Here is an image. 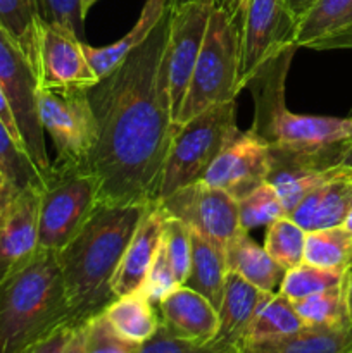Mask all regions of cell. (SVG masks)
I'll return each instance as SVG.
<instances>
[{
	"label": "cell",
	"mask_w": 352,
	"mask_h": 353,
	"mask_svg": "<svg viewBox=\"0 0 352 353\" xmlns=\"http://www.w3.org/2000/svg\"><path fill=\"white\" fill-rule=\"evenodd\" d=\"M300 327H304V323L297 316L292 300L283 296L282 293H269L252 319L245 333L244 343H255V341L285 336V334L295 333Z\"/></svg>",
	"instance_id": "26"
},
{
	"label": "cell",
	"mask_w": 352,
	"mask_h": 353,
	"mask_svg": "<svg viewBox=\"0 0 352 353\" xmlns=\"http://www.w3.org/2000/svg\"><path fill=\"white\" fill-rule=\"evenodd\" d=\"M240 24L217 3L211 10L199 59L175 123L176 128L240 93Z\"/></svg>",
	"instance_id": "5"
},
{
	"label": "cell",
	"mask_w": 352,
	"mask_h": 353,
	"mask_svg": "<svg viewBox=\"0 0 352 353\" xmlns=\"http://www.w3.org/2000/svg\"><path fill=\"white\" fill-rule=\"evenodd\" d=\"M76 326H62L59 330H55L54 333L48 334L45 340H41L40 343L35 345L30 352L26 353H62L64 347L68 345L69 338H71L72 331Z\"/></svg>",
	"instance_id": "39"
},
{
	"label": "cell",
	"mask_w": 352,
	"mask_h": 353,
	"mask_svg": "<svg viewBox=\"0 0 352 353\" xmlns=\"http://www.w3.org/2000/svg\"><path fill=\"white\" fill-rule=\"evenodd\" d=\"M102 314L121 338L138 347L150 340L161 326L157 307L140 292L116 296Z\"/></svg>",
	"instance_id": "24"
},
{
	"label": "cell",
	"mask_w": 352,
	"mask_h": 353,
	"mask_svg": "<svg viewBox=\"0 0 352 353\" xmlns=\"http://www.w3.org/2000/svg\"><path fill=\"white\" fill-rule=\"evenodd\" d=\"M147 205H97L85 226L57 252L71 307L81 326L99 316L116 296L113 279Z\"/></svg>",
	"instance_id": "2"
},
{
	"label": "cell",
	"mask_w": 352,
	"mask_h": 353,
	"mask_svg": "<svg viewBox=\"0 0 352 353\" xmlns=\"http://www.w3.org/2000/svg\"><path fill=\"white\" fill-rule=\"evenodd\" d=\"M352 24V0H314L297 21L295 45L309 47L316 40Z\"/></svg>",
	"instance_id": "25"
},
{
	"label": "cell",
	"mask_w": 352,
	"mask_h": 353,
	"mask_svg": "<svg viewBox=\"0 0 352 353\" xmlns=\"http://www.w3.org/2000/svg\"><path fill=\"white\" fill-rule=\"evenodd\" d=\"M347 272L349 269H324L302 262L285 271L278 293L295 302L314 293L344 285Z\"/></svg>",
	"instance_id": "29"
},
{
	"label": "cell",
	"mask_w": 352,
	"mask_h": 353,
	"mask_svg": "<svg viewBox=\"0 0 352 353\" xmlns=\"http://www.w3.org/2000/svg\"><path fill=\"white\" fill-rule=\"evenodd\" d=\"M138 353H238V348L228 347L216 340L206 345L192 343L173 336L161 324L154 336L138 347Z\"/></svg>",
	"instance_id": "37"
},
{
	"label": "cell",
	"mask_w": 352,
	"mask_h": 353,
	"mask_svg": "<svg viewBox=\"0 0 352 353\" xmlns=\"http://www.w3.org/2000/svg\"><path fill=\"white\" fill-rule=\"evenodd\" d=\"M38 88L88 90L100 81L85 54V43L69 28L38 19Z\"/></svg>",
	"instance_id": "10"
},
{
	"label": "cell",
	"mask_w": 352,
	"mask_h": 353,
	"mask_svg": "<svg viewBox=\"0 0 352 353\" xmlns=\"http://www.w3.org/2000/svg\"><path fill=\"white\" fill-rule=\"evenodd\" d=\"M344 290H345V303H347V314H349V319H351L352 323V269H349L347 276H345Z\"/></svg>",
	"instance_id": "46"
},
{
	"label": "cell",
	"mask_w": 352,
	"mask_h": 353,
	"mask_svg": "<svg viewBox=\"0 0 352 353\" xmlns=\"http://www.w3.org/2000/svg\"><path fill=\"white\" fill-rule=\"evenodd\" d=\"M216 0H192L182 6H171L168 40V78L171 99L173 124L185 100L204 34L209 23L211 10Z\"/></svg>",
	"instance_id": "13"
},
{
	"label": "cell",
	"mask_w": 352,
	"mask_h": 353,
	"mask_svg": "<svg viewBox=\"0 0 352 353\" xmlns=\"http://www.w3.org/2000/svg\"><path fill=\"white\" fill-rule=\"evenodd\" d=\"M38 190H21L0 212V283L38 250Z\"/></svg>",
	"instance_id": "15"
},
{
	"label": "cell",
	"mask_w": 352,
	"mask_h": 353,
	"mask_svg": "<svg viewBox=\"0 0 352 353\" xmlns=\"http://www.w3.org/2000/svg\"><path fill=\"white\" fill-rule=\"evenodd\" d=\"M268 295L269 293L261 292L240 276L228 272L223 299L217 307L219 330L214 340L228 347L240 348L252 319Z\"/></svg>",
	"instance_id": "19"
},
{
	"label": "cell",
	"mask_w": 352,
	"mask_h": 353,
	"mask_svg": "<svg viewBox=\"0 0 352 353\" xmlns=\"http://www.w3.org/2000/svg\"><path fill=\"white\" fill-rule=\"evenodd\" d=\"M159 203L168 216L179 219L223 250L244 231L238 219V200L204 181L192 183Z\"/></svg>",
	"instance_id": "11"
},
{
	"label": "cell",
	"mask_w": 352,
	"mask_h": 353,
	"mask_svg": "<svg viewBox=\"0 0 352 353\" xmlns=\"http://www.w3.org/2000/svg\"><path fill=\"white\" fill-rule=\"evenodd\" d=\"M268 176L269 145L248 128L247 131H238L237 137L217 154L200 181L223 190L235 200H242L268 181Z\"/></svg>",
	"instance_id": "14"
},
{
	"label": "cell",
	"mask_w": 352,
	"mask_h": 353,
	"mask_svg": "<svg viewBox=\"0 0 352 353\" xmlns=\"http://www.w3.org/2000/svg\"><path fill=\"white\" fill-rule=\"evenodd\" d=\"M192 231V259L190 271L183 286L195 290L206 296L214 307H219L226 279V255L221 247L207 240L197 231Z\"/></svg>",
	"instance_id": "23"
},
{
	"label": "cell",
	"mask_w": 352,
	"mask_h": 353,
	"mask_svg": "<svg viewBox=\"0 0 352 353\" xmlns=\"http://www.w3.org/2000/svg\"><path fill=\"white\" fill-rule=\"evenodd\" d=\"M19 192L21 190H17L16 185L0 169V212H3L14 202V199L19 195Z\"/></svg>",
	"instance_id": "42"
},
{
	"label": "cell",
	"mask_w": 352,
	"mask_h": 353,
	"mask_svg": "<svg viewBox=\"0 0 352 353\" xmlns=\"http://www.w3.org/2000/svg\"><path fill=\"white\" fill-rule=\"evenodd\" d=\"M99 2V0H81V14L83 17H86V14H88V10L92 9L95 3Z\"/></svg>",
	"instance_id": "48"
},
{
	"label": "cell",
	"mask_w": 352,
	"mask_h": 353,
	"mask_svg": "<svg viewBox=\"0 0 352 353\" xmlns=\"http://www.w3.org/2000/svg\"><path fill=\"white\" fill-rule=\"evenodd\" d=\"M216 3L219 7H223V9L226 10V12L230 14V16L233 17L238 24H240L242 14H244L247 0H216Z\"/></svg>",
	"instance_id": "44"
},
{
	"label": "cell",
	"mask_w": 352,
	"mask_h": 353,
	"mask_svg": "<svg viewBox=\"0 0 352 353\" xmlns=\"http://www.w3.org/2000/svg\"><path fill=\"white\" fill-rule=\"evenodd\" d=\"M26 2L30 3L38 19L69 28L79 38L85 34L81 0H26Z\"/></svg>",
	"instance_id": "35"
},
{
	"label": "cell",
	"mask_w": 352,
	"mask_h": 353,
	"mask_svg": "<svg viewBox=\"0 0 352 353\" xmlns=\"http://www.w3.org/2000/svg\"><path fill=\"white\" fill-rule=\"evenodd\" d=\"M238 353H352V323L304 326L285 336L244 343Z\"/></svg>",
	"instance_id": "20"
},
{
	"label": "cell",
	"mask_w": 352,
	"mask_h": 353,
	"mask_svg": "<svg viewBox=\"0 0 352 353\" xmlns=\"http://www.w3.org/2000/svg\"><path fill=\"white\" fill-rule=\"evenodd\" d=\"M186 2H192V0H171V6L176 7V6H182V3H186Z\"/></svg>",
	"instance_id": "50"
},
{
	"label": "cell",
	"mask_w": 352,
	"mask_h": 353,
	"mask_svg": "<svg viewBox=\"0 0 352 353\" xmlns=\"http://www.w3.org/2000/svg\"><path fill=\"white\" fill-rule=\"evenodd\" d=\"M304 262L324 269H349L352 262V233L345 228L306 233Z\"/></svg>",
	"instance_id": "27"
},
{
	"label": "cell",
	"mask_w": 352,
	"mask_h": 353,
	"mask_svg": "<svg viewBox=\"0 0 352 353\" xmlns=\"http://www.w3.org/2000/svg\"><path fill=\"white\" fill-rule=\"evenodd\" d=\"M38 195V247L59 252L99 205V181L81 165L52 162Z\"/></svg>",
	"instance_id": "7"
},
{
	"label": "cell",
	"mask_w": 352,
	"mask_h": 353,
	"mask_svg": "<svg viewBox=\"0 0 352 353\" xmlns=\"http://www.w3.org/2000/svg\"><path fill=\"white\" fill-rule=\"evenodd\" d=\"M38 112L43 131L54 141L55 164L88 169L99 126L86 90L38 88Z\"/></svg>",
	"instance_id": "8"
},
{
	"label": "cell",
	"mask_w": 352,
	"mask_h": 353,
	"mask_svg": "<svg viewBox=\"0 0 352 353\" xmlns=\"http://www.w3.org/2000/svg\"><path fill=\"white\" fill-rule=\"evenodd\" d=\"M304 243H306V231L293 223L289 216L273 221L266 231V252L285 271L302 264Z\"/></svg>",
	"instance_id": "31"
},
{
	"label": "cell",
	"mask_w": 352,
	"mask_h": 353,
	"mask_svg": "<svg viewBox=\"0 0 352 353\" xmlns=\"http://www.w3.org/2000/svg\"><path fill=\"white\" fill-rule=\"evenodd\" d=\"M352 205V169L340 164L289 214L306 233L342 226Z\"/></svg>",
	"instance_id": "18"
},
{
	"label": "cell",
	"mask_w": 352,
	"mask_h": 353,
	"mask_svg": "<svg viewBox=\"0 0 352 353\" xmlns=\"http://www.w3.org/2000/svg\"><path fill=\"white\" fill-rule=\"evenodd\" d=\"M171 9L147 40L86 90L99 138L88 169L99 181V205L157 202L175 124L168 78Z\"/></svg>",
	"instance_id": "1"
},
{
	"label": "cell",
	"mask_w": 352,
	"mask_h": 353,
	"mask_svg": "<svg viewBox=\"0 0 352 353\" xmlns=\"http://www.w3.org/2000/svg\"><path fill=\"white\" fill-rule=\"evenodd\" d=\"M286 216L278 193L269 181L262 183L252 190L248 195L238 200V219L244 231H251L259 226H269L273 221Z\"/></svg>",
	"instance_id": "32"
},
{
	"label": "cell",
	"mask_w": 352,
	"mask_h": 353,
	"mask_svg": "<svg viewBox=\"0 0 352 353\" xmlns=\"http://www.w3.org/2000/svg\"><path fill=\"white\" fill-rule=\"evenodd\" d=\"M0 86L16 121L24 152L41 176L52 161L45 147V131L38 112V81L23 52L0 28Z\"/></svg>",
	"instance_id": "9"
},
{
	"label": "cell",
	"mask_w": 352,
	"mask_h": 353,
	"mask_svg": "<svg viewBox=\"0 0 352 353\" xmlns=\"http://www.w3.org/2000/svg\"><path fill=\"white\" fill-rule=\"evenodd\" d=\"M342 164L347 165V168L352 169V140H349L347 143L344 145V150H342Z\"/></svg>",
	"instance_id": "47"
},
{
	"label": "cell",
	"mask_w": 352,
	"mask_h": 353,
	"mask_svg": "<svg viewBox=\"0 0 352 353\" xmlns=\"http://www.w3.org/2000/svg\"><path fill=\"white\" fill-rule=\"evenodd\" d=\"M293 309L304 326H342L351 323L344 285L295 300Z\"/></svg>",
	"instance_id": "30"
},
{
	"label": "cell",
	"mask_w": 352,
	"mask_h": 353,
	"mask_svg": "<svg viewBox=\"0 0 352 353\" xmlns=\"http://www.w3.org/2000/svg\"><path fill=\"white\" fill-rule=\"evenodd\" d=\"M297 21L285 0H247L240 19V86L268 59L295 45Z\"/></svg>",
	"instance_id": "12"
},
{
	"label": "cell",
	"mask_w": 352,
	"mask_h": 353,
	"mask_svg": "<svg viewBox=\"0 0 352 353\" xmlns=\"http://www.w3.org/2000/svg\"><path fill=\"white\" fill-rule=\"evenodd\" d=\"M285 2H286V7H289V10H290V14H292L293 19L299 21L300 17H302V14L306 12L311 6H313L314 0H285Z\"/></svg>",
	"instance_id": "45"
},
{
	"label": "cell",
	"mask_w": 352,
	"mask_h": 353,
	"mask_svg": "<svg viewBox=\"0 0 352 353\" xmlns=\"http://www.w3.org/2000/svg\"><path fill=\"white\" fill-rule=\"evenodd\" d=\"M342 228H345L349 233H352V205H351V209H349L347 216H345V221H344V224H342Z\"/></svg>",
	"instance_id": "49"
},
{
	"label": "cell",
	"mask_w": 352,
	"mask_h": 353,
	"mask_svg": "<svg viewBox=\"0 0 352 353\" xmlns=\"http://www.w3.org/2000/svg\"><path fill=\"white\" fill-rule=\"evenodd\" d=\"M166 210L159 202H150L145 207L141 219L124 250L116 274L113 279L114 296L130 295L141 290L147 272L161 248L162 231L166 223Z\"/></svg>",
	"instance_id": "16"
},
{
	"label": "cell",
	"mask_w": 352,
	"mask_h": 353,
	"mask_svg": "<svg viewBox=\"0 0 352 353\" xmlns=\"http://www.w3.org/2000/svg\"><path fill=\"white\" fill-rule=\"evenodd\" d=\"M297 48L289 47L268 59L242 83V90L254 99L251 128L271 148L285 150H324L352 140V116H313L286 109V74Z\"/></svg>",
	"instance_id": "4"
},
{
	"label": "cell",
	"mask_w": 352,
	"mask_h": 353,
	"mask_svg": "<svg viewBox=\"0 0 352 353\" xmlns=\"http://www.w3.org/2000/svg\"><path fill=\"white\" fill-rule=\"evenodd\" d=\"M62 353H86V350H85V324L75 327V331H72L71 338H69L68 345H66Z\"/></svg>",
	"instance_id": "43"
},
{
	"label": "cell",
	"mask_w": 352,
	"mask_h": 353,
	"mask_svg": "<svg viewBox=\"0 0 352 353\" xmlns=\"http://www.w3.org/2000/svg\"><path fill=\"white\" fill-rule=\"evenodd\" d=\"M161 248L175 272L179 285H183L190 271L192 259V231L179 219L168 216L162 231Z\"/></svg>",
	"instance_id": "34"
},
{
	"label": "cell",
	"mask_w": 352,
	"mask_h": 353,
	"mask_svg": "<svg viewBox=\"0 0 352 353\" xmlns=\"http://www.w3.org/2000/svg\"><path fill=\"white\" fill-rule=\"evenodd\" d=\"M0 28L19 47L35 71L37 64L38 17L26 0H0Z\"/></svg>",
	"instance_id": "28"
},
{
	"label": "cell",
	"mask_w": 352,
	"mask_h": 353,
	"mask_svg": "<svg viewBox=\"0 0 352 353\" xmlns=\"http://www.w3.org/2000/svg\"><path fill=\"white\" fill-rule=\"evenodd\" d=\"M0 121L6 124V128L10 131V134H12L14 140H16L17 145H19V147L24 150L23 141H21V137H19V131H17V126H16V121H14L12 112H10L9 102H7L6 95H3L2 86H0Z\"/></svg>",
	"instance_id": "41"
},
{
	"label": "cell",
	"mask_w": 352,
	"mask_h": 353,
	"mask_svg": "<svg viewBox=\"0 0 352 353\" xmlns=\"http://www.w3.org/2000/svg\"><path fill=\"white\" fill-rule=\"evenodd\" d=\"M349 269H352V262H351V268H349Z\"/></svg>",
	"instance_id": "51"
},
{
	"label": "cell",
	"mask_w": 352,
	"mask_h": 353,
	"mask_svg": "<svg viewBox=\"0 0 352 353\" xmlns=\"http://www.w3.org/2000/svg\"><path fill=\"white\" fill-rule=\"evenodd\" d=\"M179 285V281L176 279L175 272H173L171 265H169L168 259H166L162 248H159L157 255H155L154 262H152L150 269L147 272V278H145L144 285H141L140 293L148 300L150 303H154L157 307L159 302L166 299L169 293L175 292Z\"/></svg>",
	"instance_id": "38"
},
{
	"label": "cell",
	"mask_w": 352,
	"mask_h": 353,
	"mask_svg": "<svg viewBox=\"0 0 352 353\" xmlns=\"http://www.w3.org/2000/svg\"><path fill=\"white\" fill-rule=\"evenodd\" d=\"M85 350L86 353H138V345L121 338L104 314H99L85 323Z\"/></svg>",
	"instance_id": "36"
},
{
	"label": "cell",
	"mask_w": 352,
	"mask_h": 353,
	"mask_svg": "<svg viewBox=\"0 0 352 353\" xmlns=\"http://www.w3.org/2000/svg\"><path fill=\"white\" fill-rule=\"evenodd\" d=\"M307 48H314V50H330V48H352V24L344 28V30L337 31V33L324 37L321 40H316L311 43Z\"/></svg>",
	"instance_id": "40"
},
{
	"label": "cell",
	"mask_w": 352,
	"mask_h": 353,
	"mask_svg": "<svg viewBox=\"0 0 352 353\" xmlns=\"http://www.w3.org/2000/svg\"><path fill=\"white\" fill-rule=\"evenodd\" d=\"M171 9V0H147L138 16L137 23L133 24L130 31L116 43L106 45V47H90L85 43V54L90 65L97 72L99 78L109 74L113 69H116L135 48L140 47L148 34L154 31V28L161 23L162 17Z\"/></svg>",
	"instance_id": "21"
},
{
	"label": "cell",
	"mask_w": 352,
	"mask_h": 353,
	"mask_svg": "<svg viewBox=\"0 0 352 353\" xmlns=\"http://www.w3.org/2000/svg\"><path fill=\"white\" fill-rule=\"evenodd\" d=\"M161 324L176 338L206 345L219 330L217 309L204 295L188 286H178L157 303Z\"/></svg>",
	"instance_id": "17"
},
{
	"label": "cell",
	"mask_w": 352,
	"mask_h": 353,
	"mask_svg": "<svg viewBox=\"0 0 352 353\" xmlns=\"http://www.w3.org/2000/svg\"><path fill=\"white\" fill-rule=\"evenodd\" d=\"M228 272L240 276L264 293H278L285 269L276 264L264 247L255 243L247 231H242L224 248Z\"/></svg>",
	"instance_id": "22"
},
{
	"label": "cell",
	"mask_w": 352,
	"mask_h": 353,
	"mask_svg": "<svg viewBox=\"0 0 352 353\" xmlns=\"http://www.w3.org/2000/svg\"><path fill=\"white\" fill-rule=\"evenodd\" d=\"M0 169L6 172L17 190H26L31 186L40 188L43 183L41 172L31 162L26 152L17 145L2 121H0Z\"/></svg>",
	"instance_id": "33"
},
{
	"label": "cell",
	"mask_w": 352,
	"mask_h": 353,
	"mask_svg": "<svg viewBox=\"0 0 352 353\" xmlns=\"http://www.w3.org/2000/svg\"><path fill=\"white\" fill-rule=\"evenodd\" d=\"M238 131L235 100L211 107L176 128L166 155L157 202L200 181L217 154Z\"/></svg>",
	"instance_id": "6"
},
{
	"label": "cell",
	"mask_w": 352,
	"mask_h": 353,
	"mask_svg": "<svg viewBox=\"0 0 352 353\" xmlns=\"http://www.w3.org/2000/svg\"><path fill=\"white\" fill-rule=\"evenodd\" d=\"M62 326H76L57 252L40 248L0 283V353H26Z\"/></svg>",
	"instance_id": "3"
}]
</instances>
